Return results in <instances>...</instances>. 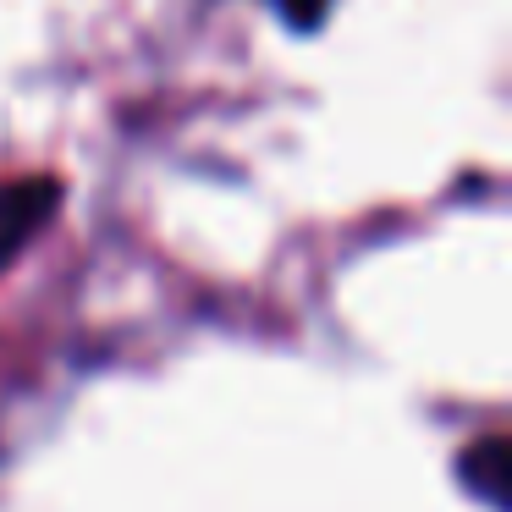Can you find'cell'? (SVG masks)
Listing matches in <instances>:
<instances>
[{"label": "cell", "mask_w": 512, "mask_h": 512, "mask_svg": "<svg viewBox=\"0 0 512 512\" xmlns=\"http://www.w3.org/2000/svg\"><path fill=\"white\" fill-rule=\"evenodd\" d=\"M61 193L67 188H61V177H50V171L0 182V270L17 265V254L56 221Z\"/></svg>", "instance_id": "cell-1"}, {"label": "cell", "mask_w": 512, "mask_h": 512, "mask_svg": "<svg viewBox=\"0 0 512 512\" xmlns=\"http://www.w3.org/2000/svg\"><path fill=\"white\" fill-rule=\"evenodd\" d=\"M457 479L474 490L485 507L507 512V496H512V457H507V441L501 435H485L474 441L463 457H457Z\"/></svg>", "instance_id": "cell-2"}, {"label": "cell", "mask_w": 512, "mask_h": 512, "mask_svg": "<svg viewBox=\"0 0 512 512\" xmlns=\"http://www.w3.org/2000/svg\"><path fill=\"white\" fill-rule=\"evenodd\" d=\"M325 6H331V0H281V12H287L292 28H314L325 17Z\"/></svg>", "instance_id": "cell-3"}]
</instances>
